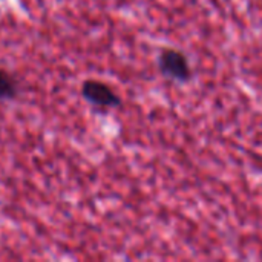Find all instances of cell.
I'll list each match as a JSON object with an SVG mask.
<instances>
[{"label": "cell", "mask_w": 262, "mask_h": 262, "mask_svg": "<svg viewBox=\"0 0 262 262\" xmlns=\"http://www.w3.org/2000/svg\"><path fill=\"white\" fill-rule=\"evenodd\" d=\"M160 74L175 83H189L193 77V71L189 57L177 48H163L157 58Z\"/></svg>", "instance_id": "cell-1"}, {"label": "cell", "mask_w": 262, "mask_h": 262, "mask_svg": "<svg viewBox=\"0 0 262 262\" xmlns=\"http://www.w3.org/2000/svg\"><path fill=\"white\" fill-rule=\"evenodd\" d=\"M81 97L92 106L101 109H117L121 106V97L100 80H86L81 84Z\"/></svg>", "instance_id": "cell-2"}, {"label": "cell", "mask_w": 262, "mask_h": 262, "mask_svg": "<svg viewBox=\"0 0 262 262\" xmlns=\"http://www.w3.org/2000/svg\"><path fill=\"white\" fill-rule=\"evenodd\" d=\"M18 95V84L15 78L6 71L0 69V100H14Z\"/></svg>", "instance_id": "cell-3"}]
</instances>
